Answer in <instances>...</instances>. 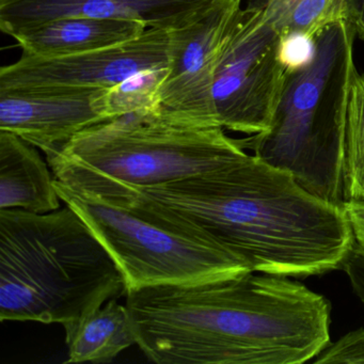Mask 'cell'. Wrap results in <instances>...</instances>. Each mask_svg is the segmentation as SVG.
<instances>
[{
	"label": "cell",
	"mask_w": 364,
	"mask_h": 364,
	"mask_svg": "<svg viewBox=\"0 0 364 364\" xmlns=\"http://www.w3.org/2000/svg\"><path fill=\"white\" fill-rule=\"evenodd\" d=\"M316 52V37L302 31L281 35L279 58L287 74L301 71L312 65Z\"/></svg>",
	"instance_id": "18"
},
{
	"label": "cell",
	"mask_w": 364,
	"mask_h": 364,
	"mask_svg": "<svg viewBox=\"0 0 364 364\" xmlns=\"http://www.w3.org/2000/svg\"><path fill=\"white\" fill-rule=\"evenodd\" d=\"M63 328L68 346L65 363H108L137 344L129 309L127 304H119L118 298L108 300Z\"/></svg>",
	"instance_id": "14"
},
{
	"label": "cell",
	"mask_w": 364,
	"mask_h": 364,
	"mask_svg": "<svg viewBox=\"0 0 364 364\" xmlns=\"http://www.w3.org/2000/svg\"><path fill=\"white\" fill-rule=\"evenodd\" d=\"M213 0H0V29L16 31L63 16L134 20L176 31L197 20Z\"/></svg>",
	"instance_id": "11"
},
{
	"label": "cell",
	"mask_w": 364,
	"mask_h": 364,
	"mask_svg": "<svg viewBox=\"0 0 364 364\" xmlns=\"http://www.w3.org/2000/svg\"><path fill=\"white\" fill-rule=\"evenodd\" d=\"M343 269L348 276L353 291L364 306V257L355 247L345 261Z\"/></svg>",
	"instance_id": "21"
},
{
	"label": "cell",
	"mask_w": 364,
	"mask_h": 364,
	"mask_svg": "<svg viewBox=\"0 0 364 364\" xmlns=\"http://www.w3.org/2000/svg\"><path fill=\"white\" fill-rule=\"evenodd\" d=\"M122 189L142 191L184 213L255 272L327 274L343 268L355 247L342 205L312 195L289 172L248 153L180 182Z\"/></svg>",
	"instance_id": "2"
},
{
	"label": "cell",
	"mask_w": 364,
	"mask_h": 364,
	"mask_svg": "<svg viewBox=\"0 0 364 364\" xmlns=\"http://www.w3.org/2000/svg\"><path fill=\"white\" fill-rule=\"evenodd\" d=\"M281 33L265 8L249 4L228 38L213 87L215 122L228 131H266L287 73L279 58Z\"/></svg>",
	"instance_id": "7"
},
{
	"label": "cell",
	"mask_w": 364,
	"mask_h": 364,
	"mask_svg": "<svg viewBox=\"0 0 364 364\" xmlns=\"http://www.w3.org/2000/svg\"><path fill=\"white\" fill-rule=\"evenodd\" d=\"M343 208L353 231L355 247L364 257V201H345Z\"/></svg>",
	"instance_id": "20"
},
{
	"label": "cell",
	"mask_w": 364,
	"mask_h": 364,
	"mask_svg": "<svg viewBox=\"0 0 364 364\" xmlns=\"http://www.w3.org/2000/svg\"><path fill=\"white\" fill-rule=\"evenodd\" d=\"M343 16L353 27L355 37L364 41V0H344Z\"/></svg>",
	"instance_id": "22"
},
{
	"label": "cell",
	"mask_w": 364,
	"mask_h": 364,
	"mask_svg": "<svg viewBox=\"0 0 364 364\" xmlns=\"http://www.w3.org/2000/svg\"><path fill=\"white\" fill-rule=\"evenodd\" d=\"M55 188L114 257L127 291L253 272L197 221L142 191L119 189L97 195L72 188L57 178Z\"/></svg>",
	"instance_id": "6"
},
{
	"label": "cell",
	"mask_w": 364,
	"mask_h": 364,
	"mask_svg": "<svg viewBox=\"0 0 364 364\" xmlns=\"http://www.w3.org/2000/svg\"><path fill=\"white\" fill-rule=\"evenodd\" d=\"M355 38L345 20L325 27L316 36L312 65L287 74L268 129L240 139L245 150L289 172L309 193L342 206L347 107L357 71Z\"/></svg>",
	"instance_id": "5"
},
{
	"label": "cell",
	"mask_w": 364,
	"mask_h": 364,
	"mask_svg": "<svg viewBox=\"0 0 364 364\" xmlns=\"http://www.w3.org/2000/svg\"><path fill=\"white\" fill-rule=\"evenodd\" d=\"M240 11L242 0H213L200 18L173 31L171 59L159 92L164 114L218 127L213 106L215 75Z\"/></svg>",
	"instance_id": "9"
},
{
	"label": "cell",
	"mask_w": 364,
	"mask_h": 364,
	"mask_svg": "<svg viewBox=\"0 0 364 364\" xmlns=\"http://www.w3.org/2000/svg\"><path fill=\"white\" fill-rule=\"evenodd\" d=\"M148 29L134 20L63 16L16 31L11 36L23 55L59 57L80 54L132 41Z\"/></svg>",
	"instance_id": "12"
},
{
	"label": "cell",
	"mask_w": 364,
	"mask_h": 364,
	"mask_svg": "<svg viewBox=\"0 0 364 364\" xmlns=\"http://www.w3.org/2000/svg\"><path fill=\"white\" fill-rule=\"evenodd\" d=\"M245 154L223 127L178 120L155 107L93 125L46 157L57 180L104 195L180 182Z\"/></svg>",
	"instance_id": "4"
},
{
	"label": "cell",
	"mask_w": 364,
	"mask_h": 364,
	"mask_svg": "<svg viewBox=\"0 0 364 364\" xmlns=\"http://www.w3.org/2000/svg\"><path fill=\"white\" fill-rule=\"evenodd\" d=\"M314 363H364V328L349 332L327 347L313 360Z\"/></svg>",
	"instance_id": "19"
},
{
	"label": "cell",
	"mask_w": 364,
	"mask_h": 364,
	"mask_svg": "<svg viewBox=\"0 0 364 364\" xmlns=\"http://www.w3.org/2000/svg\"><path fill=\"white\" fill-rule=\"evenodd\" d=\"M39 149L0 131V208L46 214L60 208L55 176Z\"/></svg>",
	"instance_id": "13"
},
{
	"label": "cell",
	"mask_w": 364,
	"mask_h": 364,
	"mask_svg": "<svg viewBox=\"0 0 364 364\" xmlns=\"http://www.w3.org/2000/svg\"><path fill=\"white\" fill-rule=\"evenodd\" d=\"M172 33L148 28L132 41L68 56L22 54L18 61L0 69V91L112 88L140 72L169 67Z\"/></svg>",
	"instance_id": "8"
},
{
	"label": "cell",
	"mask_w": 364,
	"mask_h": 364,
	"mask_svg": "<svg viewBox=\"0 0 364 364\" xmlns=\"http://www.w3.org/2000/svg\"><path fill=\"white\" fill-rule=\"evenodd\" d=\"M127 291L114 257L69 206L0 208V321L65 327Z\"/></svg>",
	"instance_id": "3"
},
{
	"label": "cell",
	"mask_w": 364,
	"mask_h": 364,
	"mask_svg": "<svg viewBox=\"0 0 364 364\" xmlns=\"http://www.w3.org/2000/svg\"><path fill=\"white\" fill-rule=\"evenodd\" d=\"M108 89L0 91V131L16 134L50 154L80 132L109 120Z\"/></svg>",
	"instance_id": "10"
},
{
	"label": "cell",
	"mask_w": 364,
	"mask_h": 364,
	"mask_svg": "<svg viewBox=\"0 0 364 364\" xmlns=\"http://www.w3.org/2000/svg\"><path fill=\"white\" fill-rule=\"evenodd\" d=\"M137 345L159 364H301L330 343L331 304L289 277L233 278L132 289Z\"/></svg>",
	"instance_id": "1"
},
{
	"label": "cell",
	"mask_w": 364,
	"mask_h": 364,
	"mask_svg": "<svg viewBox=\"0 0 364 364\" xmlns=\"http://www.w3.org/2000/svg\"><path fill=\"white\" fill-rule=\"evenodd\" d=\"M345 201H364V74L355 71L349 89L345 139Z\"/></svg>",
	"instance_id": "16"
},
{
	"label": "cell",
	"mask_w": 364,
	"mask_h": 364,
	"mask_svg": "<svg viewBox=\"0 0 364 364\" xmlns=\"http://www.w3.org/2000/svg\"><path fill=\"white\" fill-rule=\"evenodd\" d=\"M168 68L140 72L108 89L106 112L109 120L132 112L159 107V88L167 76Z\"/></svg>",
	"instance_id": "17"
},
{
	"label": "cell",
	"mask_w": 364,
	"mask_h": 364,
	"mask_svg": "<svg viewBox=\"0 0 364 364\" xmlns=\"http://www.w3.org/2000/svg\"><path fill=\"white\" fill-rule=\"evenodd\" d=\"M265 8L281 35L302 31L316 37L328 25L344 20V0H250Z\"/></svg>",
	"instance_id": "15"
}]
</instances>
